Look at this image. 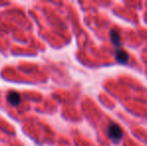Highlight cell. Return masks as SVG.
Wrapping results in <instances>:
<instances>
[{"instance_id": "obj_4", "label": "cell", "mask_w": 147, "mask_h": 146, "mask_svg": "<svg viewBox=\"0 0 147 146\" xmlns=\"http://www.w3.org/2000/svg\"><path fill=\"white\" fill-rule=\"evenodd\" d=\"M110 39L112 41V43L114 44V46H116L117 48H119L120 44H121V41H120V35L116 30H111L110 31Z\"/></svg>"}, {"instance_id": "obj_3", "label": "cell", "mask_w": 147, "mask_h": 146, "mask_svg": "<svg viewBox=\"0 0 147 146\" xmlns=\"http://www.w3.org/2000/svg\"><path fill=\"white\" fill-rule=\"evenodd\" d=\"M7 101L9 102V104L13 106H17L18 104H20L21 102V96L18 92L16 91H10L7 94Z\"/></svg>"}, {"instance_id": "obj_2", "label": "cell", "mask_w": 147, "mask_h": 146, "mask_svg": "<svg viewBox=\"0 0 147 146\" xmlns=\"http://www.w3.org/2000/svg\"><path fill=\"white\" fill-rule=\"evenodd\" d=\"M114 56L117 62L121 63V64H126V63L128 62V60H129V55H128V53L122 48H116Z\"/></svg>"}, {"instance_id": "obj_1", "label": "cell", "mask_w": 147, "mask_h": 146, "mask_svg": "<svg viewBox=\"0 0 147 146\" xmlns=\"http://www.w3.org/2000/svg\"><path fill=\"white\" fill-rule=\"evenodd\" d=\"M107 135L109 139L114 143H119L123 137V132L120 126L116 123H110L107 128Z\"/></svg>"}]
</instances>
